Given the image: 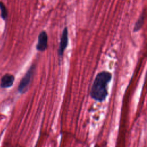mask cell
<instances>
[{
	"label": "cell",
	"mask_w": 147,
	"mask_h": 147,
	"mask_svg": "<svg viewBox=\"0 0 147 147\" xmlns=\"http://www.w3.org/2000/svg\"><path fill=\"white\" fill-rule=\"evenodd\" d=\"M68 44V30L67 27H65L62 32L60 40L58 54L60 57H62L65 49L67 48Z\"/></svg>",
	"instance_id": "3"
},
{
	"label": "cell",
	"mask_w": 147,
	"mask_h": 147,
	"mask_svg": "<svg viewBox=\"0 0 147 147\" xmlns=\"http://www.w3.org/2000/svg\"><path fill=\"white\" fill-rule=\"evenodd\" d=\"M48 34L47 33L43 30L41 32L38 36L37 44H36V49L38 51H44L48 47Z\"/></svg>",
	"instance_id": "4"
},
{
	"label": "cell",
	"mask_w": 147,
	"mask_h": 147,
	"mask_svg": "<svg viewBox=\"0 0 147 147\" xmlns=\"http://www.w3.org/2000/svg\"><path fill=\"white\" fill-rule=\"evenodd\" d=\"M112 78V74L108 71H102L99 72L95 78L92 84L90 96L98 102H103L107 95V85Z\"/></svg>",
	"instance_id": "1"
},
{
	"label": "cell",
	"mask_w": 147,
	"mask_h": 147,
	"mask_svg": "<svg viewBox=\"0 0 147 147\" xmlns=\"http://www.w3.org/2000/svg\"><path fill=\"white\" fill-rule=\"evenodd\" d=\"M36 70V65L32 64L29 67L25 75L21 80L20 84L18 86V91L20 93H25L29 88V86L32 80L34 72Z\"/></svg>",
	"instance_id": "2"
},
{
	"label": "cell",
	"mask_w": 147,
	"mask_h": 147,
	"mask_svg": "<svg viewBox=\"0 0 147 147\" xmlns=\"http://www.w3.org/2000/svg\"><path fill=\"white\" fill-rule=\"evenodd\" d=\"M0 10L1 13V17L3 20H5L8 16L7 10L6 9V6L2 2H0Z\"/></svg>",
	"instance_id": "7"
},
{
	"label": "cell",
	"mask_w": 147,
	"mask_h": 147,
	"mask_svg": "<svg viewBox=\"0 0 147 147\" xmlns=\"http://www.w3.org/2000/svg\"><path fill=\"white\" fill-rule=\"evenodd\" d=\"M144 19H145V14L143 12L141 14L139 18L136 21L133 28V32H136L137 31H139L142 28V25L144 24Z\"/></svg>",
	"instance_id": "6"
},
{
	"label": "cell",
	"mask_w": 147,
	"mask_h": 147,
	"mask_svg": "<svg viewBox=\"0 0 147 147\" xmlns=\"http://www.w3.org/2000/svg\"><path fill=\"white\" fill-rule=\"evenodd\" d=\"M14 82V75L10 74H6L1 78L0 86L2 88H9L13 86Z\"/></svg>",
	"instance_id": "5"
}]
</instances>
